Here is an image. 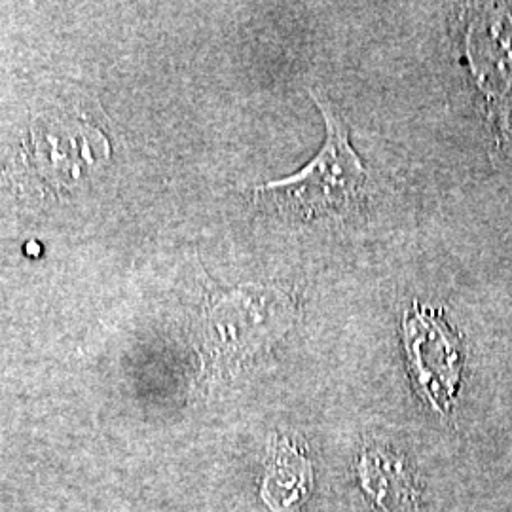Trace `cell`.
<instances>
[{"label": "cell", "mask_w": 512, "mask_h": 512, "mask_svg": "<svg viewBox=\"0 0 512 512\" xmlns=\"http://www.w3.org/2000/svg\"><path fill=\"white\" fill-rule=\"evenodd\" d=\"M310 95L325 120V145L300 171L256 186V203L298 219L349 217L365 202L366 167L351 147L348 124L336 105L321 92Z\"/></svg>", "instance_id": "cell-1"}, {"label": "cell", "mask_w": 512, "mask_h": 512, "mask_svg": "<svg viewBox=\"0 0 512 512\" xmlns=\"http://www.w3.org/2000/svg\"><path fill=\"white\" fill-rule=\"evenodd\" d=\"M109 141L82 114L40 118L2 173L25 194L59 196L84 181L109 158Z\"/></svg>", "instance_id": "cell-2"}, {"label": "cell", "mask_w": 512, "mask_h": 512, "mask_svg": "<svg viewBox=\"0 0 512 512\" xmlns=\"http://www.w3.org/2000/svg\"><path fill=\"white\" fill-rule=\"evenodd\" d=\"M463 55L499 135L512 133V14L501 4H471Z\"/></svg>", "instance_id": "cell-3"}, {"label": "cell", "mask_w": 512, "mask_h": 512, "mask_svg": "<svg viewBox=\"0 0 512 512\" xmlns=\"http://www.w3.org/2000/svg\"><path fill=\"white\" fill-rule=\"evenodd\" d=\"M298 317L296 296L275 285H245L226 294L211 311L220 346L239 355L275 344Z\"/></svg>", "instance_id": "cell-4"}, {"label": "cell", "mask_w": 512, "mask_h": 512, "mask_svg": "<svg viewBox=\"0 0 512 512\" xmlns=\"http://www.w3.org/2000/svg\"><path fill=\"white\" fill-rule=\"evenodd\" d=\"M403 336L421 395L440 414L448 412L456 401L463 365L458 334L448 327L440 311L414 304L404 315Z\"/></svg>", "instance_id": "cell-5"}, {"label": "cell", "mask_w": 512, "mask_h": 512, "mask_svg": "<svg viewBox=\"0 0 512 512\" xmlns=\"http://www.w3.org/2000/svg\"><path fill=\"white\" fill-rule=\"evenodd\" d=\"M313 486L310 459L291 440L281 439L270 450L260 488L262 501L274 512H293L308 499Z\"/></svg>", "instance_id": "cell-6"}, {"label": "cell", "mask_w": 512, "mask_h": 512, "mask_svg": "<svg viewBox=\"0 0 512 512\" xmlns=\"http://www.w3.org/2000/svg\"><path fill=\"white\" fill-rule=\"evenodd\" d=\"M363 488L387 512H408L414 507V482L403 465L384 450H368L361 458Z\"/></svg>", "instance_id": "cell-7"}]
</instances>
